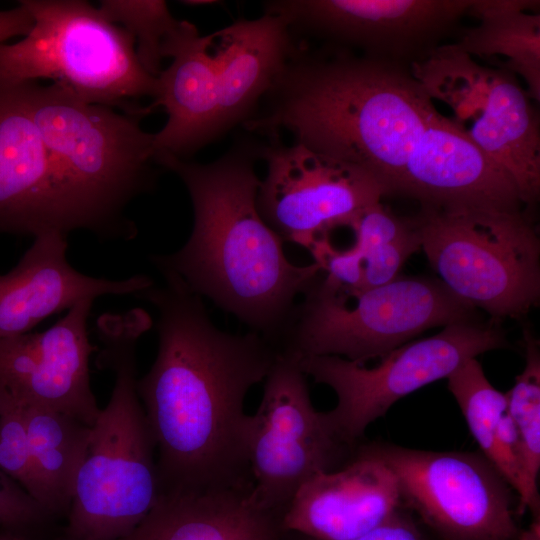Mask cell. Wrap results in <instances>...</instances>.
<instances>
[{
    "label": "cell",
    "mask_w": 540,
    "mask_h": 540,
    "mask_svg": "<svg viewBox=\"0 0 540 540\" xmlns=\"http://www.w3.org/2000/svg\"><path fill=\"white\" fill-rule=\"evenodd\" d=\"M358 167L420 210L524 211L512 177L436 103L411 66L330 45L299 46L243 125Z\"/></svg>",
    "instance_id": "6da1fadb"
},
{
    "label": "cell",
    "mask_w": 540,
    "mask_h": 540,
    "mask_svg": "<svg viewBox=\"0 0 540 540\" xmlns=\"http://www.w3.org/2000/svg\"><path fill=\"white\" fill-rule=\"evenodd\" d=\"M157 270L162 283L137 295L157 311L158 350L136 389L155 441L161 488L251 485L244 403L278 349L253 331L221 330L201 296L173 271Z\"/></svg>",
    "instance_id": "7a4b0ae2"
},
{
    "label": "cell",
    "mask_w": 540,
    "mask_h": 540,
    "mask_svg": "<svg viewBox=\"0 0 540 540\" xmlns=\"http://www.w3.org/2000/svg\"><path fill=\"white\" fill-rule=\"evenodd\" d=\"M258 149L243 140L209 163L162 164L188 191L193 227L179 250L152 255L151 262L277 347L298 298L323 271L315 262L301 266L288 260L284 242L260 215Z\"/></svg>",
    "instance_id": "3957f363"
},
{
    "label": "cell",
    "mask_w": 540,
    "mask_h": 540,
    "mask_svg": "<svg viewBox=\"0 0 540 540\" xmlns=\"http://www.w3.org/2000/svg\"><path fill=\"white\" fill-rule=\"evenodd\" d=\"M301 40L284 19L263 13L201 35L182 20L163 49L172 61L157 76L151 109L165 125L153 133L156 160H189L201 148L246 123Z\"/></svg>",
    "instance_id": "277c9868"
},
{
    "label": "cell",
    "mask_w": 540,
    "mask_h": 540,
    "mask_svg": "<svg viewBox=\"0 0 540 540\" xmlns=\"http://www.w3.org/2000/svg\"><path fill=\"white\" fill-rule=\"evenodd\" d=\"M153 325L142 308L97 319L99 367L114 374L107 405L92 425L60 540H120L156 505V445L136 389V345Z\"/></svg>",
    "instance_id": "5b68a950"
},
{
    "label": "cell",
    "mask_w": 540,
    "mask_h": 540,
    "mask_svg": "<svg viewBox=\"0 0 540 540\" xmlns=\"http://www.w3.org/2000/svg\"><path fill=\"white\" fill-rule=\"evenodd\" d=\"M30 114L51 157L86 210L94 235L136 236L126 207L155 188L153 133L138 115L88 103L51 83L20 82Z\"/></svg>",
    "instance_id": "8992f818"
},
{
    "label": "cell",
    "mask_w": 540,
    "mask_h": 540,
    "mask_svg": "<svg viewBox=\"0 0 540 540\" xmlns=\"http://www.w3.org/2000/svg\"><path fill=\"white\" fill-rule=\"evenodd\" d=\"M31 30L0 43V78L20 83L49 79L88 103L142 116L132 101L154 98L157 77L141 65L133 37L83 0H21Z\"/></svg>",
    "instance_id": "52a82bcc"
},
{
    "label": "cell",
    "mask_w": 540,
    "mask_h": 540,
    "mask_svg": "<svg viewBox=\"0 0 540 540\" xmlns=\"http://www.w3.org/2000/svg\"><path fill=\"white\" fill-rule=\"evenodd\" d=\"M302 297L277 344L294 358L337 356L365 365L427 329L478 321L476 308L425 277L398 276L343 295L322 274Z\"/></svg>",
    "instance_id": "ba28073f"
},
{
    "label": "cell",
    "mask_w": 540,
    "mask_h": 540,
    "mask_svg": "<svg viewBox=\"0 0 540 540\" xmlns=\"http://www.w3.org/2000/svg\"><path fill=\"white\" fill-rule=\"evenodd\" d=\"M423 248L443 285L490 319L520 320L540 300V239L530 212L420 210Z\"/></svg>",
    "instance_id": "9c48e42d"
},
{
    "label": "cell",
    "mask_w": 540,
    "mask_h": 540,
    "mask_svg": "<svg viewBox=\"0 0 540 540\" xmlns=\"http://www.w3.org/2000/svg\"><path fill=\"white\" fill-rule=\"evenodd\" d=\"M447 116L516 183L528 210L540 196L539 117L525 87L511 72L481 64L448 44L411 66Z\"/></svg>",
    "instance_id": "30bf717a"
},
{
    "label": "cell",
    "mask_w": 540,
    "mask_h": 540,
    "mask_svg": "<svg viewBox=\"0 0 540 540\" xmlns=\"http://www.w3.org/2000/svg\"><path fill=\"white\" fill-rule=\"evenodd\" d=\"M500 324L490 319L446 326L436 335L394 349L372 368L337 356L295 359L305 375L333 390L337 403L326 414L338 435L357 446L367 427L398 400L447 378L468 359L508 347Z\"/></svg>",
    "instance_id": "8fae6325"
},
{
    "label": "cell",
    "mask_w": 540,
    "mask_h": 540,
    "mask_svg": "<svg viewBox=\"0 0 540 540\" xmlns=\"http://www.w3.org/2000/svg\"><path fill=\"white\" fill-rule=\"evenodd\" d=\"M362 448L394 473L401 506L437 540H516L513 489L480 452Z\"/></svg>",
    "instance_id": "7c38bea8"
},
{
    "label": "cell",
    "mask_w": 540,
    "mask_h": 540,
    "mask_svg": "<svg viewBox=\"0 0 540 540\" xmlns=\"http://www.w3.org/2000/svg\"><path fill=\"white\" fill-rule=\"evenodd\" d=\"M356 447L338 435L326 412L314 408L298 361L278 352L248 422L247 460L257 503L283 517L308 480L344 466Z\"/></svg>",
    "instance_id": "4fadbf2b"
},
{
    "label": "cell",
    "mask_w": 540,
    "mask_h": 540,
    "mask_svg": "<svg viewBox=\"0 0 540 540\" xmlns=\"http://www.w3.org/2000/svg\"><path fill=\"white\" fill-rule=\"evenodd\" d=\"M473 0H276L264 13L299 39L408 66L453 42Z\"/></svg>",
    "instance_id": "5bb4252c"
},
{
    "label": "cell",
    "mask_w": 540,
    "mask_h": 540,
    "mask_svg": "<svg viewBox=\"0 0 540 540\" xmlns=\"http://www.w3.org/2000/svg\"><path fill=\"white\" fill-rule=\"evenodd\" d=\"M258 156L266 163L257 193L260 215L284 243L308 251L385 197L366 171L299 143L272 138L259 145Z\"/></svg>",
    "instance_id": "9a60e30c"
},
{
    "label": "cell",
    "mask_w": 540,
    "mask_h": 540,
    "mask_svg": "<svg viewBox=\"0 0 540 540\" xmlns=\"http://www.w3.org/2000/svg\"><path fill=\"white\" fill-rule=\"evenodd\" d=\"M92 222L51 157L20 83L0 78V232L38 235Z\"/></svg>",
    "instance_id": "2e32d148"
},
{
    "label": "cell",
    "mask_w": 540,
    "mask_h": 540,
    "mask_svg": "<svg viewBox=\"0 0 540 540\" xmlns=\"http://www.w3.org/2000/svg\"><path fill=\"white\" fill-rule=\"evenodd\" d=\"M92 304L79 302L45 331L0 338V385L17 405L95 423L101 408L89 375L94 346L87 320Z\"/></svg>",
    "instance_id": "e0dca14e"
},
{
    "label": "cell",
    "mask_w": 540,
    "mask_h": 540,
    "mask_svg": "<svg viewBox=\"0 0 540 540\" xmlns=\"http://www.w3.org/2000/svg\"><path fill=\"white\" fill-rule=\"evenodd\" d=\"M401 506L396 477L361 443L341 468L308 480L282 517V528L314 540H355Z\"/></svg>",
    "instance_id": "ac0fdd59"
},
{
    "label": "cell",
    "mask_w": 540,
    "mask_h": 540,
    "mask_svg": "<svg viewBox=\"0 0 540 540\" xmlns=\"http://www.w3.org/2000/svg\"><path fill=\"white\" fill-rule=\"evenodd\" d=\"M67 247L66 235H38L18 264L0 275V338L28 333L81 301L138 295L154 283L145 274L113 280L80 273L69 263Z\"/></svg>",
    "instance_id": "d6986e66"
},
{
    "label": "cell",
    "mask_w": 540,
    "mask_h": 540,
    "mask_svg": "<svg viewBox=\"0 0 540 540\" xmlns=\"http://www.w3.org/2000/svg\"><path fill=\"white\" fill-rule=\"evenodd\" d=\"M282 514L262 507L253 484L161 488L147 517L120 540H281Z\"/></svg>",
    "instance_id": "ffe728a7"
},
{
    "label": "cell",
    "mask_w": 540,
    "mask_h": 540,
    "mask_svg": "<svg viewBox=\"0 0 540 540\" xmlns=\"http://www.w3.org/2000/svg\"><path fill=\"white\" fill-rule=\"evenodd\" d=\"M535 0H473L469 16L479 20L463 28L448 45L485 65L521 78L534 101L540 100V13Z\"/></svg>",
    "instance_id": "44dd1931"
},
{
    "label": "cell",
    "mask_w": 540,
    "mask_h": 540,
    "mask_svg": "<svg viewBox=\"0 0 540 540\" xmlns=\"http://www.w3.org/2000/svg\"><path fill=\"white\" fill-rule=\"evenodd\" d=\"M21 408L32 461L34 499L52 518L66 517L92 426L57 411Z\"/></svg>",
    "instance_id": "7402d4cb"
},
{
    "label": "cell",
    "mask_w": 540,
    "mask_h": 540,
    "mask_svg": "<svg viewBox=\"0 0 540 540\" xmlns=\"http://www.w3.org/2000/svg\"><path fill=\"white\" fill-rule=\"evenodd\" d=\"M525 367L505 393L507 413L517 431L522 449L530 512L540 511V345L528 326L523 328Z\"/></svg>",
    "instance_id": "603a6c76"
},
{
    "label": "cell",
    "mask_w": 540,
    "mask_h": 540,
    "mask_svg": "<svg viewBox=\"0 0 540 540\" xmlns=\"http://www.w3.org/2000/svg\"><path fill=\"white\" fill-rule=\"evenodd\" d=\"M446 379L480 453L498 470L505 394L493 387L476 358L462 363Z\"/></svg>",
    "instance_id": "cb8c5ba5"
},
{
    "label": "cell",
    "mask_w": 540,
    "mask_h": 540,
    "mask_svg": "<svg viewBox=\"0 0 540 540\" xmlns=\"http://www.w3.org/2000/svg\"><path fill=\"white\" fill-rule=\"evenodd\" d=\"M98 8L133 37L141 65L157 77L162 70L164 46L182 20L176 19L162 0H102Z\"/></svg>",
    "instance_id": "d4e9b609"
},
{
    "label": "cell",
    "mask_w": 540,
    "mask_h": 540,
    "mask_svg": "<svg viewBox=\"0 0 540 540\" xmlns=\"http://www.w3.org/2000/svg\"><path fill=\"white\" fill-rule=\"evenodd\" d=\"M0 471L34 499L32 461L23 411L19 405L0 415Z\"/></svg>",
    "instance_id": "484cf974"
},
{
    "label": "cell",
    "mask_w": 540,
    "mask_h": 540,
    "mask_svg": "<svg viewBox=\"0 0 540 540\" xmlns=\"http://www.w3.org/2000/svg\"><path fill=\"white\" fill-rule=\"evenodd\" d=\"M420 248L418 225L413 233L399 240L370 248L364 252H359L355 248L361 255L363 262V275L359 291L384 285L397 278L407 258Z\"/></svg>",
    "instance_id": "4316f807"
},
{
    "label": "cell",
    "mask_w": 540,
    "mask_h": 540,
    "mask_svg": "<svg viewBox=\"0 0 540 540\" xmlns=\"http://www.w3.org/2000/svg\"><path fill=\"white\" fill-rule=\"evenodd\" d=\"M52 517L17 482L0 471V527L29 532Z\"/></svg>",
    "instance_id": "83f0119b"
},
{
    "label": "cell",
    "mask_w": 540,
    "mask_h": 540,
    "mask_svg": "<svg viewBox=\"0 0 540 540\" xmlns=\"http://www.w3.org/2000/svg\"><path fill=\"white\" fill-rule=\"evenodd\" d=\"M426 531L415 516L403 507L355 540H426Z\"/></svg>",
    "instance_id": "f1b7e54d"
},
{
    "label": "cell",
    "mask_w": 540,
    "mask_h": 540,
    "mask_svg": "<svg viewBox=\"0 0 540 540\" xmlns=\"http://www.w3.org/2000/svg\"><path fill=\"white\" fill-rule=\"evenodd\" d=\"M32 26L33 19L22 4L13 9L0 10V43L15 36L24 37Z\"/></svg>",
    "instance_id": "f546056e"
},
{
    "label": "cell",
    "mask_w": 540,
    "mask_h": 540,
    "mask_svg": "<svg viewBox=\"0 0 540 540\" xmlns=\"http://www.w3.org/2000/svg\"><path fill=\"white\" fill-rule=\"evenodd\" d=\"M532 520L526 528H520L516 540H540V511L531 513Z\"/></svg>",
    "instance_id": "4dcf8cb0"
},
{
    "label": "cell",
    "mask_w": 540,
    "mask_h": 540,
    "mask_svg": "<svg viewBox=\"0 0 540 540\" xmlns=\"http://www.w3.org/2000/svg\"><path fill=\"white\" fill-rule=\"evenodd\" d=\"M0 540H38V539L32 537L29 532L3 530L0 532Z\"/></svg>",
    "instance_id": "1f68e13d"
},
{
    "label": "cell",
    "mask_w": 540,
    "mask_h": 540,
    "mask_svg": "<svg viewBox=\"0 0 540 540\" xmlns=\"http://www.w3.org/2000/svg\"><path fill=\"white\" fill-rule=\"evenodd\" d=\"M17 405L9 393L0 385V415Z\"/></svg>",
    "instance_id": "d6a6232c"
},
{
    "label": "cell",
    "mask_w": 540,
    "mask_h": 540,
    "mask_svg": "<svg viewBox=\"0 0 540 540\" xmlns=\"http://www.w3.org/2000/svg\"><path fill=\"white\" fill-rule=\"evenodd\" d=\"M281 540H314L310 537H307L305 535L295 533V532H286L284 531Z\"/></svg>",
    "instance_id": "836d02e7"
},
{
    "label": "cell",
    "mask_w": 540,
    "mask_h": 540,
    "mask_svg": "<svg viewBox=\"0 0 540 540\" xmlns=\"http://www.w3.org/2000/svg\"><path fill=\"white\" fill-rule=\"evenodd\" d=\"M183 3H187L189 5H207L209 3H215L213 1H184Z\"/></svg>",
    "instance_id": "e575fe53"
},
{
    "label": "cell",
    "mask_w": 540,
    "mask_h": 540,
    "mask_svg": "<svg viewBox=\"0 0 540 540\" xmlns=\"http://www.w3.org/2000/svg\"><path fill=\"white\" fill-rule=\"evenodd\" d=\"M426 540H437L436 538L432 537L430 534L426 532Z\"/></svg>",
    "instance_id": "d590c367"
}]
</instances>
